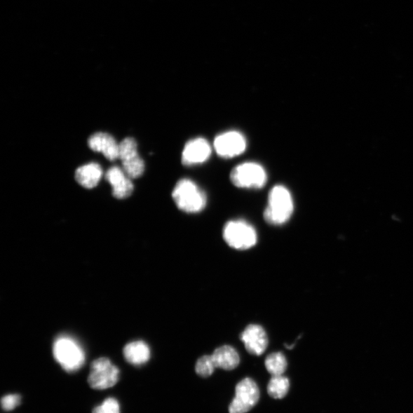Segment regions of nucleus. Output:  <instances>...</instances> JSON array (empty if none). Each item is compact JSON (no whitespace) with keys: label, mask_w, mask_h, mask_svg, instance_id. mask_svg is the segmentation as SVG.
I'll return each instance as SVG.
<instances>
[{"label":"nucleus","mask_w":413,"mask_h":413,"mask_svg":"<svg viewBox=\"0 0 413 413\" xmlns=\"http://www.w3.org/2000/svg\"><path fill=\"white\" fill-rule=\"evenodd\" d=\"M88 146L91 150L102 154L109 161L119 158L120 144L111 135L105 133L92 135Z\"/></svg>","instance_id":"13"},{"label":"nucleus","mask_w":413,"mask_h":413,"mask_svg":"<svg viewBox=\"0 0 413 413\" xmlns=\"http://www.w3.org/2000/svg\"><path fill=\"white\" fill-rule=\"evenodd\" d=\"M215 368L217 367L212 356H205L197 361L196 372L202 377H208L214 373Z\"/></svg>","instance_id":"19"},{"label":"nucleus","mask_w":413,"mask_h":413,"mask_svg":"<svg viewBox=\"0 0 413 413\" xmlns=\"http://www.w3.org/2000/svg\"><path fill=\"white\" fill-rule=\"evenodd\" d=\"M294 210L290 191L283 185H276L269 194L268 205L264 210L265 221L272 225L287 222Z\"/></svg>","instance_id":"1"},{"label":"nucleus","mask_w":413,"mask_h":413,"mask_svg":"<svg viewBox=\"0 0 413 413\" xmlns=\"http://www.w3.org/2000/svg\"><path fill=\"white\" fill-rule=\"evenodd\" d=\"M217 154L224 158L238 156L247 149V140L238 131H229L218 135L215 140Z\"/></svg>","instance_id":"9"},{"label":"nucleus","mask_w":413,"mask_h":413,"mask_svg":"<svg viewBox=\"0 0 413 413\" xmlns=\"http://www.w3.org/2000/svg\"><path fill=\"white\" fill-rule=\"evenodd\" d=\"M105 177L107 182L111 184L114 197L117 199H125L132 195L134 190L133 182L123 168L113 166L109 168Z\"/></svg>","instance_id":"12"},{"label":"nucleus","mask_w":413,"mask_h":413,"mask_svg":"<svg viewBox=\"0 0 413 413\" xmlns=\"http://www.w3.org/2000/svg\"><path fill=\"white\" fill-rule=\"evenodd\" d=\"M21 402L20 395L11 394L5 395L1 400L2 407L6 411H11L18 407Z\"/></svg>","instance_id":"21"},{"label":"nucleus","mask_w":413,"mask_h":413,"mask_svg":"<svg viewBox=\"0 0 413 413\" xmlns=\"http://www.w3.org/2000/svg\"><path fill=\"white\" fill-rule=\"evenodd\" d=\"M172 198L177 207L187 213H199L207 205L205 191L195 182L187 179L182 180L176 184Z\"/></svg>","instance_id":"2"},{"label":"nucleus","mask_w":413,"mask_h":413,"mask_svg":"<svg viewBox=\"0 0 413 413\" xmlns=\"http://www.w3.org/2000/svg\"><path fill=\"white\" fill-rule=\"evenodd\" d=\"M120 370L107 358L95 360L90 366L88 384L92 389L107 390L119 381Z\"/></svg>","instance_id":"6"},{"label":"nucleus","mask_w":413,"mask_h":413,"mask_svg":"<svg viewBox=\"0 0 413 413\" xmlns=\"http://www.w3.org/2000/svg\"><path fill=\"white\" fill-rule=\"evenodd\" d=\"M224 241L236 250H248L255 245L257 234L254 226L245 221L227 222L223 231Z\"/></svg>","instance_id":"4"},{"label":"nucleus","mask_w":413,"mask_h":413,"mask_svg":"<svg viewBox=\"0 0 413 413\" xmlns=\"http://www.w3.org/2000/svg\"><path fill=\"white\" fill-rule=\"evenodd\" d=\"M231 180L241 189H259L265 187L267 174L264 168L257 163H244L233 168Z\"/></svg>","instance_id":"5"},{"label":"nucleus","mask_w":413,"mask_h":413,"mask_svg":"<svg viewBox=\"0 0 413 413\" xmlns=\"http://www.w3.org/2000/svg\"><path fill=\"white\" fill-rule=\"evenodd\" d=\"M123 170L130 179H137L144 173L145 163L140 156L137 143L133 138H126L120 143L119 158Z\"/></svg>","instance_id":"8"},{"label":"nucleus","mask_w":413,"mask_h":413,"mask_svg":"<svg viewBox=\"0 0 413 413\" xmlns=\"http://www.w3.org/2000/svg\"><path fill=\"white\" fill-rule=\"evenodd\" d=\"M103 174L102 168L99 164L91 163L81 166L76 170L75 180L83 188L92 189L97 187Z\"/></svg>","instance_id":"14"},{"label":"nucleus","mask_w":413,"mask_h":413,"mask_svg":"<svg viewBox=\"0 0 413 413\" xmlns=\"http://www.w3.org/2000/svg\"><path fill=\"white\" fill-rule=\"evenodd\" d=\"M241 339L251 355H263L268 347L269 340L263 327L250 325L241 335Z\"/></svg>","instance_id":"11"},{"label":"nucleus","mask_w":413,"mask_h":413,"mask_svg":"<svg viewBox=\"0 0 413 413\" xmlns=\"http://www.w3.org/2000/svg\"><path fill=\"white\" fill-rule=\"evenodd\" d=\"M259 399L257 384L250 378L243 379L236 386L235 397L229 407V412L247 413L257 405Z\"/></svg>","instance_id":"7"},{"label":"nucleus","mask_w":413,"mask_h":413,"mask_svg":"<svg viewBox=\"0 0 413 413\" xmlns=\"http://www.w3.org/2000/svg\"><path fill=\"white\" fill-rule=\"evenodd\" d=\"M290 390V381L283 375L272 376L267 386V392L273 399H283Z\"/></svg>","instance_id":"17"},{"label":"nucleus","mask_w":413,"mask_h":413,"mask_svg":"<svg viewBox=\"0 0 413 413\" xmlns=\"http://www.w3.org/2000/svg\"><path fill=\"white\" fill-rule=\"evenodd\" d=\"M217 368L231 370L240 364V356L237 351L229 345L217 348L212 355Z\"/></svg>","instance_id":"15"},{"label":"nucleus","mask_w":413,"mask_h":413,"mask_svg":"<svg viewBox=\"0 0 413 413\" xmlns=\"http://www.w3.org/2000/svg\"><path fill=\"white\" fill-rule=\"evenodd\" d=\"M265 366L272 376L283 375L287 368V360L283 353H273L266 358Z\"/></svg>","instance_id":"18"},{"label":"nucleus","mask_w":413,"mask_h":413,"mask_svg":"<svg viewBox=\"0 0 413 413\" xmlns=\"http://www.w3.org/2000/svg\"><path fill=\"white\" fill-rule=\"evenodd\" d=\"M93 413H121L120 404L114 398H109L95 408Z\"/></svg>","instance_id":"20"},{"label":"nucleus","mask_w":413,"mask_h":413,"mask_svg":"<svg viewBox=\"0 0 413 413\" xmlns=\"http://www.w3.org/2000/svg\"><path fill=\"white\" fill-rule=\"evenodd\" d=\"M212 155V147L204 138L189 140L182 154V162L184 165H194L204 163Z\"/></svg>","instance_id":"10"},{"label":"nucleus","mask_w":413,"mask_h":413,"mask_svg":"<svg viewBox=\"0 0 413 413\" xmlns=\"http://www.w3.org/2000/svg\"><path fill=\"white\" fill-rule=\"evenodd\" d=\"M123 355L130 364L140 366L149 360L150 350L145 342L134 341L126 345L123 349Z\"/></svg>","instance_id":"16"},{"label":"nucleus","mask_w":413,"mask_h":413,"mask_svg":"<svg viewBox=\"0 0 413 413\" xmlns=\"http://www.w3.org/2000/svg\"><path fill=\"white\" fill-rule=\"evenodd\" d=\"M54 357L67 372H75L82 367L86 361V353L77 341L70 337L58 338L53 348Z\"/></svg>","instance_id":"3"}]
</instances>
